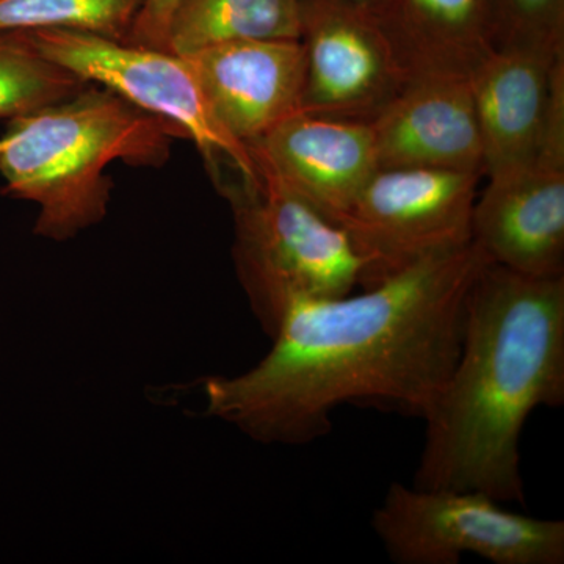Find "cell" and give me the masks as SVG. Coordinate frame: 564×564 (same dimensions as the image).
<instances>
[{"instance_id": "19", "label": "cell", "mask_w": 564, "mask_h": 564, "mask_svg": "<svg viewBox=\"0 0 564 564\" xmlns=\"http://www.w3.org/2000/svg\"><path fill=\"white\" fill-rule=\"evenodd\" d=\"M181 3L182 0H144L129 40L155 50H166L170 24Z\"/></svg>"}, {"instance_id": "13", "label": "cell", "mask_w": 564, "mask_h": 564, "mask_svg": "<svg viewBox=\"0 0 564 564\" xmlns=\"http://www.w3.org/2000/svg\"><path fill=\"white\" fill-rule=\"evenodd\" d=\"M184 57L218 120L247 147L302 111L306 82L302 40L234 41Z\"/></svg>"}, {"instance_id": "20", "label": "cell", "mask_w": 564, "mask_h": 564, "mask_svg": "<svg viewBox=\"0 0 564 564\" xmlns=\"http://www.w3.org/2000/svg\"><path fill=\"white\" fill-rule=\"evenodd\" d=\"M344 2L350 3L356 9L369 11V13L377 14L380 10L383 0H344Z\"/></svg>"}, {"instance_id": "7", "label": "cell", "mask_w": 564, "mask_h": 564, "mask_svg": "<svg viewBox=\"0 0 564 564\" xmlns=\"http://www.w3.org/2000/svg\"><path fill=\"white\" fill-rule=\"evenodd\" d=\"M480 174L378 170L337 225L366 263L361 289L473 242Z\"/></svg>"}, {"instance_id": "1", "label": "cell", "mask_w": 564, "mask_h": 564, "mask_svg": "<svg viewBox=\"0 0 564 564\" xmlns=\"http://www.w3.org/2000/svg\"><path fill=\"white\" fill-rule=\"evenodd\" d=\"M488 262L470 242L361 293L293 303L261 362L203 381L206 414L281 445L322 440L343 404L425 421L458 359L467 293Z\"/></svg>"}, {"instance_id": "4", "label": "cell", "mask_w": 564, "mask_h": 564, "mask_svg": "<svg viewBox=\"0 0 564 564\" xmlns=\"http://www.w3.org/2000/svg\"><path fill=\"white\" fill-rule=\"evenodd\" d=\"M254 162L259 180L231 191L236 259L252 313L273 337L293 303L361 288L366 263L344 228Z\"/></svg>"}, {"instance_id": "3", "label": "cell", "mask_w": 564, "mask_h": 564, "mask_svg": "<svg viewBox=\"0 0 564 564\" xmlns=\"http://www.w3.org/2000/svg\"><path fill=\"white\" fill-rule=\"evenodd\" d=\"M174 137L184 135L172 122L96 85L10 120L0 174L10 195L39 206L35 232L65 240L106 217L111 163L161 165Z\"/></svg>"}, {"instance_id": "2", "label": "cell", "mask_w": 564, "mask_h": 564, "mask_svg": "<svg viewBox=\"0 0 564 564\" xmlns=\"http://www.w3.org/2000/svg\"><path fill=\"white\" fill-rule=\"evenodd\" d=\"M563 404L564 276L486 263L467 293L458 359L425 417L413 486L524 503L527 419Z\"/></svg>"}, {"instance_id": "12", "label": "cell", "mask_w": 564, "mask_h": 564, "mask_svg": "<svg viewBox=\"0 0 564 564\" xmlns=\"http://www.w3.org/2000/svg\"><path fill=\"white\" fill-rule=\"evenodd\" d=\"M248 148L256 161L336 225L380 170L370 122L350 118L299 111Z\"/></svg>"}, {"instance_id": "8", "label": "cell", "mask_w": 564, "mask_h": 564, "mask_svg": "<svg viewBox=\"0 0 564 564\" xmlns=\"http://www.w3.org/2000/svg\"><path fill=\"white\" fill-rule=\"evenodd\" d=\"M302 111L370 121L413 77L378 18L344 0H303Z\"/></svg>"}, {"instance_id": "15", "label": "cell", "mask_w": 564, "mask_h": 564, "mask_svg": "<svg viewBox=\"0 0 564 564\" xmlns=\"http://www.w3.org/2000/svg\"><path fill=\"white\" fill-rule=\"evenodd\" d=\"M303 0H182L166 51L177 55L251 40H302Z\"/></svg>"}, {"instance_id": "16", "label": "cell", "mask_w": 564, "mask_h": 564, "mask_svg": "<svg viewBox=\"0 0 564 564\" xmlns=\"http://www.w3.org/2000/svg\"><path fill=\"white\" fill-rule=\"evenodd\" d=\"M144 0H0V33L65 29L129 40Z\"/></svg>"}, {"instance_id": "14", "label": "cell", "mask_w": 564, "mask_h": 564, "mask_svg": "<svg viewBox=\"0 0 564 564\" xmlns=\"http://www.w3.org/2000/svg\"><path fill=\"white\" fill-rule=\"evenodd\" d=\"M375 17L413 76L469 74L496 46L494 0H383Z\"/></svg>"}, {"instance_id": "11", "label": "cell", "mask_w": 564, "mask_h": 564, "mask_svg": "<svg viewBox=\"0 0 564 564\" xmlns=\"http://www.w3.org/2000/svg\"><path fill=\"white\" fill-rule=\"evenodd\" d=\"M369 122L380 170L485 176L484 141L469 74H414Z\"/></svg>"}, {"instance_id": "18", "label": "cell", "mask_w": 564, "mask_h": 564, "mask_svg": "<svg viewBox=\"0 0 564 564\" xmlns=\"http://www.w3.org/2000/svg\"><path fill=\"white\" fill-rule=\"evenodd\" d=\"M494 18L496 46L564 47V0H494Z\"/></svg>"}, {"instance_id": "17", "label": "cell", "mask_w": 564, "mask_h": 564, "mask_svg": "<svg viewBox=\"0 0 564 564\" xmlns=\"http://www.w3.org/2000/svg\"><path fill=\"white\" fill-rule=\"evenodd\" d=\"M85 85L44 58L28 33H0V118L31 113L76 95Z\"/></svg>"}, {"instance_id": "10", "label": "cell", "mask_w": 564, "mask_h": 564, "mask_svg": "<svg viewBox=\"0 0 564 564\" xmlns=\"http://www.w3.org/2000/svg\"><path fill=\"white\" fill-rule=\"evenodd\" d=\"M469 79L485 176L532 161L564 110V47L496 46L474 66Z\"/></svg>"}, {"instance_id": "6", "label": "cell", "mask_w": 564, "mask_h": 564, "mask_svg": "<svg viewBox=\"0 0 564 564\" xmlns=\"http://www.w3.org/2000/svg\"><path fill=\"white\" fill-rule=\"evenodd\" d=\"M373 532L397 564H563L564 522L505 510L478 491L421 489L395 481L373 511Z\"/></svg>"}, {"instance_id": "5", "label": "cell", "mask_w": 564, "mask_h": 564, "mask_svg": "<svg viewBox=\"0 0 564 564\" xmlns=\"http://www.w3.org/2000/svg\"><path fill=\"white\" fill-rule=\"evenodd\" d=\"M25 33L44 58L77 79L106 88L132 106L172 122L214 169L226 163L245 184L259 180L250 148L218 120L184 55L65 29Z\"/></svg>"}, {"instance_id": "9", "label": "cell", "mask_w": 564, "mask_h": 564, "mask_svg": "<svg viewBox=\"0 0 564 564\" xmlns=\"http://www.w3.org/2000/svg\"><path fill=\"white\" fill-rule=\"evenodd\" d=\"M473 242L513 272L564 276V110L532 161L488 177L475 199Z\"/></svg>"}]
</instances>
